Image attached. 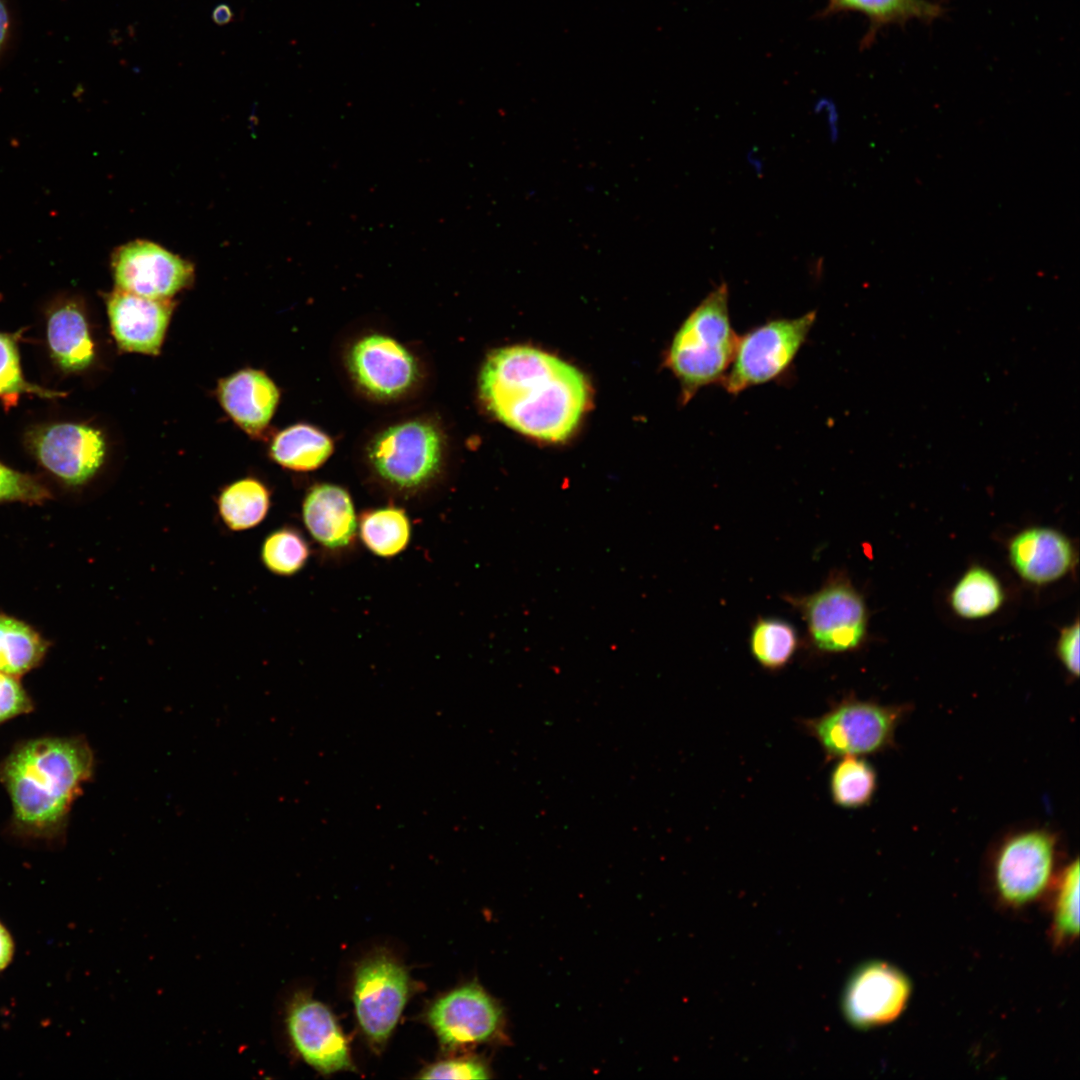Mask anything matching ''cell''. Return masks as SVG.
<instances>
[{
	"label": "cell",
	"instance_id": "6da1fadb",
	"mask_svg": "<svg viewBox=\"0 0 1080 1080\" xmlns=\"http://www.w3.org/2000/svg\"><path fill=\"white\" fill-rule=\"evenodd\" d=\"M480 397L502 423L550 442L567 439L588 402L583 374L541 350L510 346L492 352L479 376Z\"/></svg>",
	"mask_w": 1080,
	"mask_h": 1080
},
{
	"label": "cell",
	"instance_id": "7a4b0ae2",
	"mask_svg": "<svg viewBox=\"0 0 1080 1080\" xmlns=\"http://www.w3.org/2000/svg\"><path fill=\"white\" fill-rule=\"evenodd\" d=\"M93 770V751L82 737H41L17 744L0 761L13 831L34 839L60 837Z\"/></svg>",
	"mask_w": 1080,
	"mask_h": 1080
},
{
	"label": "cell",
	"instance_id": "3957f363",
	"mask_svg": "<svg viewBox=\"0 0 1080 1080\" xmlns=\"http://www.w3.org/2000/svg\"><path fill=\"white\" fill-rule=\"evenodd\" d=\"M738 337L731 324L728 287L722 283L682 322L667 352L666 365L680 382L683 401L704 387L722 384Z\"/></svg>",
	"mask_w": 1080,
	"mask_h": 1080
},
{
	"label": "cell",
	"instance_id": "277c9868",
	"mask_svg": "<svg viewBox=\"0 0 1080 1080\" xmlns=\"http://www.w3.org/2000/svg\"><path fill=\"white\" fill-rule=\"evenodd\" d=\"M1055 836L1041 829L1012 835L996 851L991 868L994 899L1021 910L1048 896L1058 873Z\"/></svg>",
	"mask_w": 1080,
	"mask_h": 1080
},
{
	"label": "cell",
	"instance_id": "5b68a950",
	"mask_svg": "<svg viewBox=\"0 0 1080 1080\" xmlns=\"http://www.w3.org/2000/svg\"><path fill=\"white\" fill-rule=\"evenodd\" d=\"M815 320V311L796 318L772 319L739 336L722 382L726 392L736 396L783 376L806 342Z\"/></svg>",
	"mask_w": 1080,
	"mask_h": 1080
},
{
	"label": "cell",
	"instance_id": "8992f818",
	"mask_svg": "<svg viewBox=\"0 0 1080 1080\" xmlns=\"http://www.w3.org/2000/svg\"><path fill=\"white\" fill-rule=\"evenodd\" d=\"M406 967L388 950L377 949L357 965L353 980V1004L362 1033L381 1051L413 992Z\"/></svg>",
	"mask_w": 1080,
	"mask_h": 1080
},
{
	"label": "cell",
	"instance_id": "52a82bcc",
	"mask_svg": "<svg viewBox=\"0 0 1080 1080\" xmlns=\"http://www.w3.org/2000/svg\"><path fill=\"white\" fill-rule=\"evenodd\" d=\"M902 714L901 707L844 699L820 716L804 719L802 727L827 759L865 756L892 743Z\"/></svg>",
	"mask_w": 1080,
	"mask_h": 1080
},
{
	"label": "cell",
	"instance_id": "ba28073f",
	"mask_svg": "<svg viewBox=\"0 0 1080 1080\" xmlns=\"http://www.w3.org/2000/svg\"><path fill=\"white\" fill-rule=\"evenodd\" d=\"M444 441L438 428L424 420L388 427L368 448L376 473L390 485L404 490L419 488L439 472Z\"/></svg>",
	"mask_w": 1080,
	"mask_h": 1080
},
{
	"label": "cell",
	"instance_id": "9c48e42d",
	"mask_svg": "<svg viewBox=\"0 0 1080 1080\" xmlns=\"http://www.w3.org/2000/svg\"><path fill=\"white\" fill-rule=\"evenodd\" d=\"M790 600L801 611L810 640L819 651L847 652L863 642L866 607L847 579L830 577L816 592Z\"/></svg>",
	"mask_w": 1080,
	"mask_h": 1080
},
{
	"label": "cell",
	"instance_id": "30bf717a",
	"mask_svg": "<svg viewBox=\"0 0 1080 1080\" xmlns=\"http://www.w3.org/2000/svg\"><path fill=\"white\" fill-rule=\"evenodd\" d=\"M25 445L49 473L69 486L89 481L104 462L102 433L86 424L53 423L32 427Z\"/></svg>",
	"mask_w": 1080,
	"mask_h": 1080
},
{
	"label": "cell",
	"instance_id": "8fae6325",
	"mask_svg": "<svg viewBox=\"0 0 1080 1080\" xmlns=\"http://www.w3.org/2000/svg\"><path fill=\"white\" fill-rule=\"evenodd\" d=\"M425 1020L447 1051L495 1040L504 1024L498 1002L474 982L435 999Z\"/></svg>",
	"mask_w": 1080,
	"mask_h": 1080
},
{
	"label": "cell",
	"instance_id": "7c38bea8",
	"mask_svg": "<svg viewBox=\"0 0 1080 1080\" xmlns=\"http://www.w3.org/2000/svg\"><path fill=\"white\" fill-rule=\"evenodd\" d=\"M297 1054L316 1071L328 1075L353 1071L347 1040L331 1010L305 991L290 999L285 1017Z\"/></svg>",
	"mask_w": 1080,
	"mask_h": 1080
},
{
	"label": "cell",
	"instance_id": "4fadbf2b",
	"mask_svg": "<svg viewBox=\"0 0 1080 1080\" xmlns=\"http://www.w3.org/2000/svg\"><path fill=\"white\" fill-rule=\"evenodd\" d=\"M912 982L899 968L881 961L865 963L848 981L842 1008L849 1024L871 1029L895 1021L907 1007Z\"/></svg>",
	"mask_w": 1080,
	"mask_h": 1080
},
{
	"label": "cell",
	"instance_id": "5bb4252c",
	"mask_svg": "<svg viewBox=\"0 0 1080 1080\" xmlns=\"http://www.w3.org/2000/svg\"><path fill=\"white\" fill-rule=\"evenodd\" d=\"M116 288L153 299H170L193 279L188 261L149 241H133L112 256Z\"/></svg>",
	"mask_w": 1080,
	"mask_h": 1080
},
{
	"label": "cell",
	"instance_id": "9a60e30c",
	"mask_svg": "<svg viewBox=\"0 0 1080 1080\" xmlns=\"http://www.w3.org/2000/svg\"><path fill=\"white\" fill-rule=\"evenodd\" d=\"M347 363L358 385L379 399L401 396L418 378L413 355L385 335L372 334L359 339L350 349Z\"/></svg>",
	"mask_w": 1080,
	"mask_h": 1080
},
{
	"label": "cell",
	"instance_id": "2e32d148",
	"mask_svg": "<svg viewBox=\"0 0 1080 1080\" xmlns=\"http://www.w3.org/2000/svg\"><path fill=\"white\" fill-rule=\"evenodd\" d=\"M112 334L126 351L158 354L173 310L170 299H153L116 288L106 297Z\"/></svg>",
	"mask_w": 1080,
	"mask_h": 1080
},
{
	"label": "cell",
	"instance_id": "e0dca14e",
	"mask_svg": "<svg viewBox=\"0 0 1080 1080\" xmlns=\"http://www.w3.org/2000/svg\"><path fill=\"white\" fill-rule=\"evenodd\" d=\"M218 398L238 426L250 435H258L274 414L279 390L262 371L244 369L220 381Z\"/></svg>",
	"mask_w": 1080,
	"mask_h": 1080
},
{
	"label": "cell",
	"instance_id": "ac0fdd59",
	"mask_svg": "<svg viewBox=\"0 0 1080 1080\" xmlns=\"http://www.w3.org/2000/svg\"><path fill=\"white\" fill-rule=\"evenodd\" d=\"M1009 556L1022 578L1043 584L1067 573L1074 552L1070 541L1061 533L1049 528H1031L1013 538Z\"/></svg>",
	"mask_w": 1080,
	"mask_h": 1080
},
{
	"label": "cell",
	"instance_id": "d6986e66",
	"mask_svg": "<svg viewBox=\"0 0 1080 1080\" xmlns=\"http://www.w3.org/2000/svg\"><path fill=\"white\" fill-rule=\"evenodd\" d=\"M47 343L50 356L63 372L87 368L94 360V344L82 305L61 298L47 311Z\"/></svg>",
	"mask_w": 1080,
	"mask_h": 1080
},
{
	"label": "cell",
	"instance_id": "ffe728a7",
	"mask_svg": "<svg viewBox=\"0 0 1080 1080\" xmlns=\"http://www.w3.org/2000/svg\"><path fill=\"white\" fill-rule=\"evenodd\" d=\"M304 524L321 545L348 546L356 532V515L349 493L340 486L319 484L307 493L302 508Z\"/></svg>",
	"mask_w": 1080,
	"mask_h": 1080
},
{
	"label": "cell",
	"instance_id": "44dd1931",
	"mask_svg": "<svg viewBox=\"0 0 1080 1080\" xmlns=\"http://www.w3.org/2000/svg\"><path fill=\"white\" fill-rule=\"evenodd\" d=\"M333 442L319 429L296 424L276 435L270 455L281 466L295 471L320 467L332 454Z\"/></svg>",
	"mask_w": 1080,
	"mask_h": 1080
},
{
	"label": "cell",
	"instance_id": "7402d4cb",
	"mask_svg": "<svg viewBox=\"0 0 1080 1080\" xmlns=\"http://www.w3.org/2000/svg\"><path fill=\"white\" fill-rule=\"evenodd\" d=\"M48 642L23 621L0 613V672L20 677L40 664Z\"/></svg>",
	"mask_w": 1080,
	"mask_h": 1080
},
{
	"label": "cell",
	"instance_id": "603a6c76",
	"mask_svg": "<svg viewBox=\"0 0 1080 1080\" xmlns=\"http://www.w3.org/2000/svg\"><path fill=\"white\" fill-rule=\"evenodd\" d=\"M1079 873V861L1076 858L1058 873L1049 893V935L1056 949L1069 947L1079 935Z\"/></svg>",
	"mask_w": 1080,
	"mask_h": 1080
},
{
	"label": "cell",
	"instance_id": "cb8c5ba5",
	"mask_svg": "<svg viewBox=\"0 0 1080 1080\" xmlns=\"http://www.w3.org/2000/svg\"><path fill=\"white\" fill-rule=\"evenodd\" d=\"M270 507V494L258 480L245 478L223 489L218 510L225 525L234 531L253 528L262 522Z\"/></svg>",
	"mask_w": 1080,
	"mask_h": 1080
},
{
	"label": "cell",
	"instance_id": "d4e9b609",
	"mask_svg": "<svg viewBox=\"0 0 1080 1080\" xmlns=\"http://www.w3.org/2000/svg\"><path fill=\"white\" fill-rule=\"evenodd\" d=\"M876 788V771L863 756L839 758L830 775L831 798L842 808H860L869 804Z\"/></svg>",
	"mask_w": 1080,
	"mask_h": 1080
},
{
	"label": "cell",
	"instance_id": "484cf974",
	"mask_svg": "<svg viewBox=\"0 0 1080 1080\" xmlns=\"http://www.w3.org/2000/svg\"><path fill=\"white\" fill-rule=\"evenodd\" d=\"M411 528L402 509L387 507L366 512L360 520V536L374 554L391 557L402 552L410 540Z\"/></svg>",
	"mask_w": 1080,
	"mask_h": 1080
},
{
	"label": "cell",
	"instance_id": "4316f807",
	"mask_svg": "<svg viewBox=\"0 0 1080 1080\" xmlns=\"http://www.w3.org/2000/svg\"><path fill=\"white\" fill-rule=\"evenodd\" d=\"M950 601L959 616L978 619L994 613L1001 606L1003 591L989 571L973 567L955 585Z\"/></svg>",
	"mask_w": 1080,
	"mask_h": 1080
},
{
	"label": "cell",
	"instance_id": "83f0119b",
	"mask_svg": "<svg viewBox=\"0 0 1080 1080\" xmlns=\"http://www.w3.org/2000/svg\"><path fill=\"white\" fill-rule=\"evenodd\" d=\"M852 11L866 16L874 26L911 19L930 20L941 7L927 0H828L825 15Z\"/></svg>",
	"mask_w": 1080,
	"mask_h": 1080
},
{
	"label": "cell",
	"instance_id": "f1b7e54d",
	"mask_svg": "<svg viewBox=\"0 0 1080 1080\" xmlns=\"http://www.w3.org/2000/svg\"><path fill=\"white\" fill-rule=\"evenodd\" d=\"M750 651L755 660L768 670L783 668L798 646L795 628L778 618H758L751 629Z\"/></svg>",
	"mask_w": 1080,
	"mask_h": 1080
},
{
	"label": "cell",
	"instance_id": "f546056e",
	"mask_svg": "<svg viewBox=\"0 0 1080 1080\" xmlns=\"http://www.w3.org/2000/svg\"><path fill=\"white\" fill-rule=\"evenodd\" d=\"M23 394L48 399L65 395L26 381L20 365L17 335L0 332V401L9 410L17 405Z\"/></svg>",
	"mask_w": 1080,
	"mask_h": 1080
},
{
	"label": "cell",
	"instance_id": "4dcf8cb0",
	"mask_svg": "<svg viewBox=\"0 0 1080 1080\" xmlns=\"http://www.w3.org/2000/svg\"><path fill=\"white\" fill-rule=\"evenodd\" d=\"M309 552L308 543L301 533L286 527L265 538L261 547V559L272 573L291 576L304 567Z\"/></svg>",
	"mask_w": 1080,
	"mask_h": 1080
},
{
	"label": "cell",
	"instance_id": "1f68e13d",
	"mask_svg": "<svg viewBox=\"0 0 1080 1080\" xmlns=\"http://www.w3.org/2000/svg\"><path fill=\"white\" fill-rule=\"evenodd\" d=\"M51 497L50 490L39 478L0 462V503L41 504Z\"/></svg>",
	"mask_w": 1080,
	"mask_h": 1080
},
{
	"label": "cell",
	"instance_id": "d6a6232c",
	"mask_svg": "<svg viewBox=\"0 0 1080 1080\" xmlns=\"http://www.w3.org/2000/svg\"><path fill=\"white\" fill-rule=\"evenodd\" d=\"M490 1070L487 1064L476 1056H461L439 1060L424 1067L419 1079H487Z\"/></svg>",
	"mask_w": 1080,
	"mask_h": 1080
},
{
	"label": "cell",
	"instance_id": "836d02e7",
	"mask_svg": "<svg viewBox=\"0 0 1080 1080\" xmlns=\"http://www.w3.org/2000/svg\"><path fill=\"white\" fill-rule=\"evenodd\" d=\"M33 710V702L17 677L0 672V724Z\"/></svg>",
	"mask_w": 1080,
	"mask_h": 1080
},
{
	"label": "cell",
	"instance_id": "e575fe53",
	"mask_svg": "<svg viewBox=\"0 0 1080 1080\" xmlns=\"http://www.w3.org/2000/svg\"><path fill=\"white\" fill-rule=\"evenodd\" d=\"M1057 654L1066 669L1075 676L1079 675V624L1078 621L1065 628L1057 644Z\"/></svg>",
	"mask_w": 1080,
	"mask_h": 1080
},
{
	"label": "cell",
	"instance_id": "d590c367",
	"mask_svg": "<svg viewBox=\"0 0 1080 1080\" xmlns=\"http://www.w3.org/2000/svg\"><path fill=\"white\" fill-rule=\"evenodd\" d=\"M14 954L12 937L4 925L0 923V971L11 962Z\"/></svg>",
	"mask_w": 1080,
	"mask_h": 1080
},
{
	"label": "cell",
	"instance_id": "8d00e7d4",
	"mask_svg": "<svg viewBox=\"0 0 1080 1080\" xmlns=\"http://www.w3.org/2000/svg\"><path fill=\"white\" fill-rule=\"evenodd\" d=\"M10 14L4 0H0V54L6 48L10 34Z\"/></svg>",
	"mask_w": 1080,
	"mask_h": 1080
},
{
	"label": "cell",
	"instance_id": "74e56055",
	"mask_svg": "<svg viewBox=\"0 0 1080 1080\" xmlns=\"http://www.w3.org/2000/svg\"><path fill=\"white\" fill-rule=\"evenodd\" d=\"M230 17L229 10L224 7H220L215 11V19L218 22H225Z\"/></svg>",
	"mask_w": 1080,
	"mask_h": 1080
}]
</instances>
